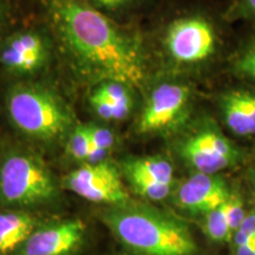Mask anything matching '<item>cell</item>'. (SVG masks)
<instances>
[{"mask_svg":"<svg viewBox=\"0 0 255 255\" xmlns=\"http://www.w3.org/2000/svg\"><path fill=\"white\" fill-rule=\"evenodd\" d=\"M219 108L223 123L233 135L255 136V88L234 87L219 96Z\"/></svg>","mask_w":255,"mask_h":255,"instance_id":"12","label":"cell"},{"mask_svg":"<svg viewBox=\"0 0 255 255\" xmlns=\"http://www.w3.org/2000/svg\"><path fill=\"white\" fill-rule=\"evenodd\" d=\"M246 215L247 214L245 212L244 203H242L240 197L234 195V194H231V196L227 200V218L233 235H234L235 232L240 229Z\"/></svg>","mask_w":255,"mask_h":255,"instance_id":"22","label":"cell"},{"mask_svg":"<svg viewBox=\"0 0 255 255\" xmlns=\"http://www.w3.org/2000/svg\"><path fill=\"white\" fill-rule=\"evenodd\" d=\"M109 228L139 255H194L196 244L186 225L144 208H122L105 215Z\"/></svg>","mask_w":255,"mask_h":255,"instance_id":"2","label":"cell"},{"mask_svg":"<svg viewBox=\"0 0 255 255\" xmlns=\"http://www.w3.org/2000/svg\"><path fill=\"white\" fill-rule=\"evenodd\" d=\"M7 19V5L5 0H0V30H1Z\"/></svg>","mask_w":255,"mask_h":255,"instance_id":"26","label":"cell"},{"mask_svg":"<svg viewBox=\"0 0 255 255\" xmlns=\"http://www.w3.org/2000/svg\"><path fill=\"white\" fill-rule=\"evenodd\" d=\"M254 187H255V171H254Z\"/></svg>","mask_w":255,"mask_h":255,"instance_id":"28","label":"cell"},{"mask_svg":"<svg viewBox=\"0 0 255 255\" xmlns=\"http://www.w3.org/2000/svg\"><path fill=\"white\" fill-rule=\"evenodd\" d=\"M132 187L143 197L152 201H162L171 191V184H165L143 177H129Z\"/></svg>","mask_w":255,"mask_h":255,"instance_id":"19","label":"cell"},{"mask_svg":"<svg viewBox=\"0 0 255 255\" xmlns=\"http://www.w3.org/2000/svg\"><path fill=\"white\" fill-rule=\"evenodd\" d=\"M163 46L169 60L177 66L208 65L221 56L225 39L212 18L188 14L174 19L167 26Z\"/></svg>","mask_w":255,"mask_h":255,"instance_id":"4","label":"cell"},{"mask_svg":"<svg viewBox=\"0 0 255 255\" xmlns=\"http://www.w3.org/2000/svg\"><path fill=\"white\" fill-rule=\"evenodd\" d=\"M57 33L73 63L85 75L139 85L145 75L138 40L82 0H50Z\"/></svg>","mask_w":255,"mask_h":255,"instance_id":"1","label":"cell"},{"mask_svg":"<svg viewBox=\"0 0 255 255\" xmlns=\"http://www.w3.org/2000/svg\"><path fill=\"white\" fill-rule=\"evenodd\" d=\"M65 183L70 190L91 202L124 205L129 199L117 169L107 162L83 164L66 177Z\"/></svg>","mask_w":255,"mask_h":255,"instance_id":"8","label":"cell"},{"mask_svg":"<svg viewBox=\"0 0 255 255\" xmlns=\"http://www.w3.org/2000/svg\"><path fill=\"white\" fill-rule=\"evenodd\" d=\"M92 1L97 6H100V7L115 11V9H119L126 6L130 0H92Z\"/></svg>","mask_w":255,"mask_h":255,"instance_id":"24","label":"cell"},{"mask_svg":"<svg viewBox=\"0 0 255 255\" xmlns=\"http://www.w3.org/2000/svg\"><path fill=\"white\" fill-rule=\"evenodd\" d=\"M91 105L96 111V114L101 117V119L107 121H121L124 120L128 115L130 114V109H126V108H120L114 105L111 102H109L107 98L102 97L97 92L94 91L91 98H90Z\"/></svg>","mask_w":255,"mask_h":255,"instance_id":"21","label":"cell"},{"mask_svg":"<svg viewBox=\"0 0 255 255\" xmlns=\"http://www.w3.org/2000/svg\"><path fill=\"white\" fill-rule=\"evenodd\" d=\"M203 228L207 237L213 241L225 242L233 239V232L227 218V201L218 208L207 213Z\"/></svg>","mask_w":255,"mask_h":255,"instance_id":"16","label":"cell"},{"mask_svg":"<svg viewBox=\"0 0 255 255\" xmlns=\"http://www.w3.org/2000/svg\"><path fill=\"white\" fill-rule=\"evenodd\" d=\"M34 232V221L19 210L0 212V255H9L20 248Z\"/></svg>","mask_w":255,"mask_h":255,"instance_id":"13","label":"cell"},{"mask_svg":"<svg viewBox=\"0 0 255 255\" xmlns=\"http://www.w3.org/2000/svg\"><path fill=\"white\" fill-rule=\"evenodd\" d=\"M237 255H255V247L237 246Z\"/></svg>","mask_w":255,"mask_h":255,"instance_id":"27","label":"cell"},{"mask_svg":"<svg viewBox=\"0 0 255 255\" xmlns=\"http://www.w3.org/2000/svg\"><path fill=\"white\" fill-rule=\"evenodd\" d=\"M49 57L46 40L34 31L15 32L0 43V68L14 75H31Z\"/></svg>","mask_w":255,"mask_h":255,"instance_id":"9","label":"cell"},{"mask_svg":"<svg viewBox=\"0 0 255 255\" xmlns=\"http://www.w3.org/2000/svg\"><path fill=\"white\" fill-rule=\"evenodd\" d=\"M56 186L49 171L32 156L12 152L0 163V201L27 206L50 200Z\"/></svg>","mask_w":255,"mask_h":255,"instance_id":"5","label":"cell"},{"mask_svg":"<svg viewBox=\"0 0 255 255\" xmlns=\"http://www.w3.org/2000/svg\"><path fill=\"white\" fill-rule=\"evenodd\" d=\"M231 196L227 184L218 174L195 173L177 189L176 202L181 208L195 214H207Z\"/></svg>","mask_w":255,"mask_h":255,"instance_id":"10","label":"cell"},{"mask_svg":"<svg viewBox=\"0 0 255 255\" xmlns=\"http://www.w3.org/2000/svg\"><path fill=\"white\" fill-rule=\"evenodd\" d=\"M91 151V141L87 127H78L73 130L68 141V152L75 159L87 161Z\"/></svg>","mask_w":255,"mask_h":255,"instance_id":"20","label":"cell"},{"mask_svg":"<svg viewBox=\"0 0 255 255\" xmlns=\"http://www.w3.org/2000/svg\"><path fill=\"white\" fill-rule=\"evenodd\" d=\"M95 92L101 95L102 97L107 98L114 105L120 108H126V109L131 110L132 100L129 94L128 85L121 82L115 81H105L102 82L101 85L96 89Z\"/></svg>","mask_w":255,"mask_h":255,"instance_id":"17","label":"cell"},{"mask_svg":"<svg viewBox=\"0 0 255 255\" xmlns=\"http://www.w3.org/2000/svg\"><path fill=\"white\" fill-rule=\"evenodd\" d=\"M91 145L94 148L109 151L115 144V136L111 130L102 127H87Z\"/></svg>","mask_w":255,"mask_h":255,"instance_id":"23","label":"cell"},{"mask_svg":"<svg viewBox=\"0 0 255 255\" xmlns=\"http://www.w3.org/2000/svg\"><path fill=\"white\" fill-rule=\"evenodd\" d=\"M223 18L229 23L242 21L255 27V0H232Z\"/></svg>","mask_w":255,"mask_h":255,"instance_id":"18","label":"cell"},{"mask_svg":"<svg viewBox=\"0 0 255 255\" xmlns=\"http://www.w3.org/2000/svg\"><path fill=\"white\" fill-rule=\"evenodd\" d=\"M181 155L196 173L203 174H218L237 165L241 158L238 146L214 127L188 136L181 144Z\"/></svg>","mask_w":255,"mask_h":255,"instance_id":"6","label":"cell"},{"mask_svg":"<svg viewBox=\"0 0 255 255\" xmlns=\"http://www.w3.org/2000/svg\"><path fill=\"white\" fill-rule=\"evenodd\" d=\"M191 89L186 83L163 82L154 88L138 123V131H163L182 119L189 107Z\"/></svg>","mask_w":255,"mask_h":255,"instance_id":"7","label":"cell"},{"mask_svg":"<svg viewBox=\"0 0 255 255\" xmlns=\"http://www.w3.org/2000/svg\"><path fill=\"white\" fill-rule=\"evenodd\" d=\"M85 226L70 220L34 231L20 247V255H68L84 238Z\"/></svg>","mask_w":255,"mask_h":255,"instance_id":"11","label":"cell"},{"mask_svg":"<svg viewBox=\"0 0 255 255\" xmlns=\"http://www.w3.org/2000/svg\"><path fill=\"white\" fill-rule=\"evenodd\" d=\"M6 108L20 131L40 139L58 138L71 126V115L65 104L41 87L15 85L8 91Z\"/></svg>","mask_w":255,"mask_h":255,"instance_id":"3","label":"cell"},{"mask_svg":"<svg viewBox=\"0 0 255 255\" xmlns=\"http://www.w3.org/2000/svg\"><path fill=\"white\" fill-rule=\"evenodd\" d=\"M124 170L128 178L143 177L165 184H173L174 181L173 165L162 156H149L128 161Z\"/></svg>","mask_w":255,"mask_h":255,"instance_id":"14","label":"cell"},{"mask_svg":"<svg viewBox=\"0 0 255 255\" xmlns=\"http://www.w3.org/2000/svg\"><path fill=\"white\" fill-rule=\"evenodd\" d=\"M240 231L247 233V234L255 237V210L254 212L248 213L245 218L244 222H242Z\"/></svg>","mask_w":255,"mask_h":255,"instance_id":"25","label":"cell"},{"mask_svg":"<svg viewBox=\"0 0 255 255\" xmlns=\"http://www.w3.org/2000/svg\"><path fill=\"white\" fill-rule=\"evenodd\" d=\"M227 65L232 76L255 87V31L233 47Z\"/></svg>","mask_w":255,"mask_h":255,"instance_id":"15","label":"cell"}]
</instances>
